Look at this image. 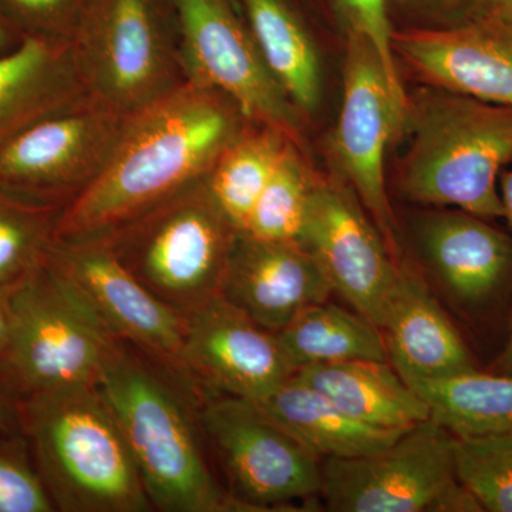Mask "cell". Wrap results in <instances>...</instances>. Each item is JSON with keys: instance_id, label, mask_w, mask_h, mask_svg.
<instances>
[{"instance_id": "1", "label": "cell", "mask_w": 512, "mask_h": 512, "mask_svg": "<svg viewBox=\"0 0 512 512\" xmlns=\"http://www.w3.org/2000/svg\"><path fill=\"white\" fill-rule=\"evenodd\" d=\"M237 107L187 80L124 117L96 178L64 205L55 241L103 238L210 173L242 133Z\"/></svg>"}, {"instance_id": "2", "label": "cell", "mask_w": 512, "mask_h": 512, "mask_svg": "<svg viewBox=\"0 0 512 512\" xmlns=\"http://www.w3.org/2000/svg\"><path fill=\"white\" fill-rule=\"evenodd\" d=\"M109 403L153 507L165 512L244 511L205 460L191 393L146 355L117 339L101 369Z\"/></svg>"}, {"instance_id": "3", "label": "cell", "mask_w": 512, "mask_h": 512, "mask_svg": "<svg viewBox=\"0 0 512 512\" xmlns=\"http://www.w3.org/2000/svg\"><path fill=\"white\" fill-rule=\"evenodd\" d=\"M397 180L404 198L503 218L500 177L512 160V107L426 86L407 96Z\"/></svg>"}, {"instance_id": "4", "label": "cell", "mask_w": 512, "mask_h": 512, "mask_svg": "<svg viewBox=\"0 0 512 512\" xmlns=\"http://www.w3.org/2000/svg\"><path fill=\"white\" fill-rule=\"evenodd\" d=\"M20 419L56 511L151 510L136 461L97 384L26 397Z\"/></svg>"}, {"instance_id": "5", "label": "cell", "mask_w": 512, "mask_h": 512, "mask_svg": "<svg viewBox=\"0 0 512 512\" xmlns=\"http://www.w3.org/2000/svg\"><path fill=\"white\" fill-rule=\"evenodd\" d=\"M237 235L202 178L99 239L148 291L187 318L220 295Z\"/></svg>"}, {"instance_id": "6", "label": "cell", "mask_w": 512, "mask_h": 512, "mask_svg": "<svg viewBox=\"0 0 512 512\" xmlns=\"http://www.w3.org/2000/svg\"><path fill=\"white\" fill-rule=\"evenodd\" d=\"M116 340L46 258L10 289V339L0 377L19 400L97 384Z\"/></svg>"}, {"instance_id": "7", "label": "cell", "mask_w": 512, "mask_h": 512, "mask_svg": "<svg viewBox=\"0 0 512 512\" xmlns=\"http://www.w3.org/2000/svg\"><path fill=\"white\" fill-rule=\"evenodd\" d=\"M70 45L90 99L120 116L181 84L156 0H93Z\"/></svg>"}, {"instance_id": "8", "label": "cell", "mask_w": 512, "mask_h": 512, "mask_svg": "<svg viewBox=\"0 0 512 512\" xmlns=\"http://www.w3.org/2000/svg\"><path fill=\"white\" fill-rule=\"evenodd\" d=\"M200 426L217 448L244 511L289 504L322 490L319 457L251 400L202 394Z\"/></svg>"}, {"instance_id": "9", "label": "cell", "mask_w": 512, "mask_h": 512, "mask_svg": "<svg viewBox=\"0 0 512 512\" xmlns=\"http://www.w3.org/2000/svg\"><path fill=\"white\" fill-rule=\"evenodd\" d=\"M342 107L330 137V154L339 178L362 202L387 247L399 259L397 222L387 195L386 157L399 140L403 113L397 107L382 59L360 33L346 30Z\"/></svg>"}, {"instance_id": "10", "label": "cell", "mask_w": 512, "mask_h": 512, "mask_svg": "<svg viewBox=\"0 0 512 512\" xmlns=\"http://www.w3.org/2000/svg\"><path fill=\"white\" fill-rule=\"evenodd\" d=\"M123 120L90 97L37 120L0 147V190L63 210L100 173Z\"/></svg>"}, {"instance_id": "11", "label": "cell", "mask_w": 512, "mask_h": 512, "mask_svg": "<svg viewBox=\"0 0 512 512\" xmlns=\"http://www.w3.org/2000/svg\"><path fill=\"white\" fill-rule=\"evenodd\" d=\"M183 35L187 80L225 97L256 126L299 144L298 109L275 79L228 0H173Z\"/></svg>"}, {"instance_id": "12", "label": "cell", "mask_w": 512, "mask_h": 512, "mask_svg": "<svg viewBox=\"0 0 512 512\" xmlns=\"http://www.w3.org/2000/svg\"><path fill=\"white\" fill-rule=\"evenodd\" d=\"M47 264L72 286L111 335L140 350L197 397L183 362L187 319L148 291L103 239L53 241Z\"/></svg>"}, {"instance_id": "13", "label": "cell", "mask_w": 512, "mask_h": 512, "mask_svg": "<svg viewBox=\"0 0 512 512\" xmlns=\"http://www.w3.org/2000/svg\"><path fill=\"white\" fill-rule=\"evenodd\" d=\"M454 441L450 431L430 419L379 453L326 458L320 494L336 512H429L457 480Z\"/></svg>"}, {"instance_id": "14", "label": "cell", "mask_w": 512, "mask_h": 512, "mask_svg": "<svg viewBox=\"0 0 512 512\" xmlns=\"http://www.w3.org/2000/svg\"><path fill=\"white\" fill-rule=\"evenodd\" d=\"M298 242L333 291L380 329L402 266L345 181L315 178Z\"/></svg>"}, {"instance_id": "15", "label": "cell", "mask_w": 512, "mask_h": 512, "mask_svg": "<svg viewBox=\"0 0 512 512\" xmlns=\"http://www.w3.org/2000/svg\"><path fill=\"white\" fill-rule=\"evenodd\" d=\"M183 362L192 390L261 402L295 373L276 333L221 295L187 316Z\"/></svg>"}, {"instance_id": "16", "label": "cell", "mask_w": 512, "mask_h": 512, "mask_svg": "<svg viewBox=\"0 0 512 512\" xmlns=\"http://www.w3.org/2000/svg\"><path fill=\"white\" fill-rule=\"evenodd\" d=\"M392 45L426 86L512 107V23L497 13L451 28L394 32Z\"/></svg>"}, {"instance_id": "17", "label": "cell", "mask_w": 512, "mask_h": 512, "mask_svg": "<svg viewBox=\"0 0 512 512\" xmlns=\"http://www.w3.org/2000/svg\"><path fill=\"white\" fill-rule=\"evenodd\" d=\"M333 292L299 242L264 241L238 232L220 289L225 301L272 333Z\"/></svg>"}, {"instance_id": "18", "label": "cell", "mask_w": 512, "mask_h": 512, "mask_svg": "<svg viewBox=\"0 0 512 512\" xmlns=\"http://www.w3.org/2000/svg\"><path fill=\"white\" fill-rule=\"evenodd\" d=\"M470 212L420 215L417 244L448 293L467 308L493 302L512 281V239Z\"/></svg>"}, {"instance_id": "19", "label": "cell", "mask_w": 512, "mask_h": 512, "mask_svg": "<svg viewBox=\"0 0 512 512\" xmlns=\"http://www.w3.org/2000/svg\"><path fill=\"white\" fill-rule=\"evenodd\" d=\"M387 359L404 380L478 370L470 350L419 276L402 266L382 326Z\"/></svg>"}, {"instance_id": "20", "label": "cell", "mask_w": 512, "mask_h": 512, "mask_svg": "<svg viewBox=\"0 0 512 512\" xmlns=\"http://www.w3.org/2000/svg\"><path fill=\"white\" fill-rule=\"evenodd\" d=\"M86 93L70 40L25 36L0 55V147Z\"/></svg>"}, {"instance_id": "21", "label": "cell", "mask_w": 512, "mask_h": 512, "mask_svg": "<svg viewBox=\"0 0 512 512\" xmlns=\"http://www.w3.org/2000/svg\"><path fill=\"white\" fill-rule=\"evenodd\" d=\"M350 416L379 429L407 430L430 420L426 402L389 362L353 360L301 367L292 375Z\"/></svg>"}, {"instance_id": "22", "label": "cell", "mask_w": 512, "mask_h": 512, "mask_svg": "<svg viewBox=\"0 0 512 512\" xmlns=\"http://www.w3.org/2000/svg\"><path fill=\"white\" fill-rule=\"evenodd\" d=\"M258 404L319 458L379 453L409 430L379 429L363 423L340 409L325 394L292 376Z\"/></svg>"}, {"instance_id": "23", "label": "cell", "mask_w": 512, "mask_h": 512, "mask_svg": "<svg viewBox=\"0 0 512 512\" xmlns=\"http://www.w3.org/2000/svg\"><path fill=\"white\" fill-rule=\"evenodd\" d=\"M249 30L296 109L313 113L322 97V67L308 30L286 0H242Z\"/></svg>"}, {"instance_id": "24", "label": "cell", "mask_w": 512, "mask_h": 512, "mask_svg": "<svg viewBox=\"0 0 512 512\" xmlns=\"http://www.w3.org/2000/svg\"><path fill=\"white\" fill-rule=\"evenodd\" d=\"M430 409V419L454 437L512 433V376L480 370L444 379L406 380Z\"/></svg>"}, {"instance_id": "25", "label": "cell", "mask_w": 512, "mask_h": 512, "mask_svg": "<svg viewBox=\"0 0 512 512\" xmlns=\"http://www.w3.org/2000/svg\"><path fill=\"white\" fill-rule=\"evenodd\" d=\"M276 336L295 372L353 360L389 362L382 330L360 313L328 301L303 309Z\"/></svg>"}, {"instance_id": "26", "label": "cell", "mask_w": 512, "mask_h": 512, "mask_svg": "<svg viewBox=\"0 0 512 512\" xmlns=\"http://www.w3.org/2000/svg\"><path fill=\"white\" fill-rule=\"evenodd\" d=\"M291 144L275 128L244 130L205 177L212 198L238 232L247 228L259 195Z\"/></svg>"}, {"instance_id": "27", "label": "cell", "mask_w": 512, "mask_h": 512, "mask_svg": "<svg viewBox=\"0 0 512 512\" xmlns=\"http://www.w3.org/2000/svg\"><path fill=\"white\" fill-rule=\"evenodd\" d=\"M60 211L0 190V289L10 291L45 264Z\"/></svg>"}, {"instance_id": "28", "label": "cell", "mask_w": 512, "mask_h": 512, "mask_svg": "<svg viewBox=\"0 0 512 512\" xmlns=\"http://www.w3.org/2000/svg\"><path fill=\"white\" fill-rule=\"evenodd\" d=\"M315 178L291 144L259 195L245 234L264 241L298 242Z\"/></svg>"}, {"instance_id": "29", "label": "cell", "mask_w": 512, "mask_h": 512, "mask_svg": "<svg viewBox=\"0 0 512 512\" xmlns=\"http://www.w3.org/2000/svg\"><path fill=\"white\" fill-rule=\"evenodd\" d=\"M454 467L483 511L512 512V433L456 437Z\"/></svg>"}, {"instance_id": "30", "label": "cell", "mask_w": 512, "mask_h": 512, "mask_svg": "<svg viewBox=\"0 0 512 512\" xmlns=\"http://www.w3.org/2000/svg\"><path fill=\"white\" fill-rule=\"evenodd\" d=\"M53 511L25 433L0 437V512Z\"/></svg>"}, {"instance_id": "31", "label": "cell", "mask_w": 512, "mask_h": 512, "mask_svg": "<svg viewBox=\"0 0 512 512\" xmlns=\"http://www.w3.org/2000/svg\"><path fill=\"white\" fill-rule=\"evenodd\" d=\"M336 3L345 20L346 30L360 33L375 46L377 55L382 59L390 92L404 117L407 94L393 52L394 32L389 18V0H336Z\"/></svg>"}, {"instance_id": "32", "label": "cell", "mask_w": 512, "mask_h": 512, "mask_svg": "<svg viewBox=\"0 0 512 512\" xmlns=\"http://www.w3.org/2000/svg\"><path fill=\"white\" fill-rule=\"evenodd\" d=\"M76 0H0V16L20 35L70 40Z\"/></svg>"}, {"instance_id": "33", "label": "cell", "mask_w": 512, "mask_h": 512, "mask_svg": "<svg viewBox=\"0 0 512 512\" xmlns=\"http://www.w3.org/2000/svg\"><path fill=\"white\" fill-rule=\"evenodd\" d=\"M419 28H451L493 12V0H394Z\"/></svg>"}, {"instance_id": "34", "label": "cell", "mask_w": 512, "mask_h": 512, "mask_svg": "<svg viewBox=\"0 0 512 512\" xmlns=\"http://www.w3.org/2000/svg\"><path fill=\"white\" fill-rule=\"evenodd\" d=\"M20 431L23 430L19 397L0 377V437L20 433Z\"/></svg>"}, {"instance_id": "35", "label": "cell", "mask_w": 512, "mask_h": 512, "mask_svg": "<svg viewBox=\"0 0 512 512\" xmlns=\"http://www.w3.org/2000/svg\"><path fill=\"white\" fill-rule=\"evenodd\" d=\"M10 339V291L0 289V367L8 352Z\"/></svg>"}, {"instance_id": "36", "label": "cell", "mask_w": 512, "mask_h": 512, "mask_svg": "<svg viewBox=\"0 0 512 512\" xmlns=\"http://www.w3.org/2000/svg\"><path fill=\"white\" fill-rule=\"evenodd\" d=\"M500 195L503 202L504 220L512 229V168L500 177Z\"/></svg>"}, {"instance_id": "37", "label": "cell", "mask_w": 512, "mask_h": 512, "mask_svg": "<svg viewBox=\"0 0 512 512\" xmlns=\"http://www.w3.org/2000/svg\"><path fill=\"white\" fill-rule=\"evenodd\" d=\"M23 36L0 16V55L9 52L22 42Z\"/></svg>"}, {"instance_id": "38", "label": "cell", "mask_w": 512, "mask_h": 512, "mask_svg": "<svg viewBox=\"0 0 512 512\" xmlns=\"http://www.w3.org/2000/svg\"><path fill=\"white\" fill-rule=\"evenodd\" d=\"M494 372L512 376V323L510 335H508L507 343H505L503 352H501L500 355H498L497 360H495Z\"/></svg>"}, {"instance_id": "39", "label": "cell", "mask_w": 512, "mask_h": 512, "mask_svg": "<svg viewBox=\"0 0 512 512\" xmlns=\"http://www.w3.org/2000/svg\"><path fill=\"white\" fill-rule=\"evenodd\" d=\"M493 12L512 23V0H493Z\"/></svg>"}]
</instances>
